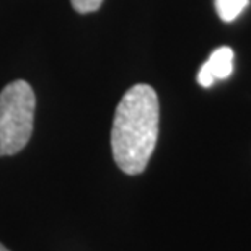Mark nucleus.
<instances>
[{
  "mask_svg": "<svg viewBox=\"0 0 251 251\" xmlns=\"http://www.w3.org/2000/svg\"><path fill=\"white\" fill-rule=\"evenodd\" d=\"M70 2L78 13H92L101 7L103 0H70Z\"/></svg>",
  "mask_w": 251,
  "mask_h": 251,
  "instance_id": "39448f33",
  "label": "nucleus"
},
{
  "mask_svg": "<svg viewBox=\"0 0 251 251\" xmlns=\"http://www.w3.org/2000/svg\"><path fill=\"white\" fill-rule=\"evenodd\" d=\"M36 98L25 80L8 83L0 93V157L25 149L33 134Z\"/></svg>",
  "mask_w": 251,
  "mask_h": 251,
  "instance_id": "f03ea898",
  "label": "nucleus"
},
{
  "mask_svg": "<svg viewBox=\"0 0 251 251\" xmlns=\"http://www.w3.org/2000/svg\"><path fill=\"white\" fill-rule=\"evenodd\" d=\"M0 251H10V250H7V248H5V247H3V245H2V243H0Z\"/></svg>",
  "mask_w": 251,
  "mask_h": 251,
  "instance_id": "423d86ee",
  "label": "nucleus"
},
{
  "mask_svg": "<svg viewBox=\"0 0 251 251\" xmlns=\"http://www.w3.org/2000/svg\"><path fill=\"white\" fill-rule=\"evenodd\" d=\"M233 51L232 48L222 46L210 54L198 72V82L201 87H212L215 80L228 78L233 72Z\"/></svg>",
  "mask_w": 251,
  "mask_h": 251,
  "instance_id": "7ed1b4c3",
  "label": "nucleus"
},
{
  "mask_svg": "<svg viewBox=\"0 0 251 251\" xmlns=\"http://www.w3.org/2000/svg\"><path fill=\"white\" fill-rule=\"evenodd\" d=\"M158 97L150 85H134L119 101L111 129L114 162L126 175L147 168L158 139Z\"/></svg>",
  "mask_w": 251,
  "mask_h": 251,
  "instance_id": "f257e3e1",
  "label": "nucleus"
},
{
  "mask_svg": "<svg viewBox=\"0 0 251 251\" xmlns=\"http://www.w3.org/2000/svg\"><path fill=\"white\" fill-rule=\"evenodd\" d=\"M214 5L220 20L230 23L243 13V10L250 5V0H214Z\"/></svg>",
  "mask_w": 251,
  "mask_h": 251,
  "instance_id": "20e7f679",
  "label": "nucleus"
}]
</instances>
